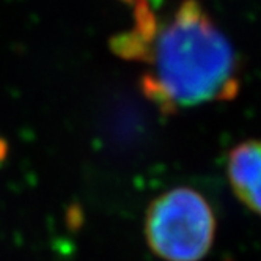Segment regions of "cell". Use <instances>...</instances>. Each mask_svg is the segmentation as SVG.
I'll list each match as a JSON object with an SVG mask.
<instances>
[{"label": "cell", "instance_id": "1", "mask_svg": "<svg viewBox=\"0 0 261 261\" xmlns=\"http://www.w3.org/2000/svg\"><path fill=\"white\" fill-rule=\"evenodd\" d=\"M136 21L118 36L115 50L142 62V91L164 112H176L236 98V52L197 0L184 2L167 19H158L145 0H137Z\"/></svg>", "mask_w": 261, "mask_h": 261}, {"label": "cell", "instance_id": "4", "mask_svg": "<svg viewBox=\"0 0 261 261\" xmlns=\"http://www.w3.org/2000/svg\"><path fill=\"white\" fill-rule=\"evenodd\" d=\"M124 2H127V4H129V2H130V4H134V2H137V0H124Z\"/></svg>", "mask_w": 261, "mask_h": 261}, {"label": "cell", "instance_id": "2", "mask_svg": "<svg viewBox=\"0 0 261 261\" xmlns=\"http://www.w3.org/2000/svg\"><path fill=\"white\" fill-rule=\"evenodd\" d=\"M216 216L210 201L191 188H175L151 201L145 239L164 261H201L214 244Z\"/></svg>", "mask_w": 261, "mask_h": 261}, {"label": "cell", "instance_id": "3", "mask_svg": "<svg viewBox=\"0 0 261 261\" xmlns=\"http://www.w3.org/2000/svg\"><path fill=\"white\" fill-rule=\"evenodd\" d=\"M227 175L238 200L261 216V140H246L233 148L227 161Z\"/></svg>", "mask_w": 261, "mask_h": 261}]
</instances>
